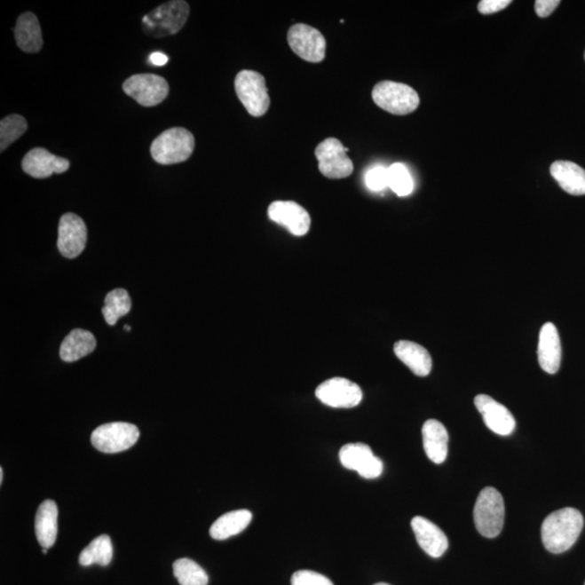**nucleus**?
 I'll list each match as a JSON object with an SVG mask.
<instances>
[{
	"mask_svg": "<svg viewBox=\"0 0 585 585\" xmlns=\"http://www.w3.org/2000/svg\"><path fill=\"white\" fill-rule=\"evenodd\" d=\"M189 4L173 0L152 10L142 19V28L146 36L162 38L178 33L189 18Z\"/></svg>",
	"mask_w": 585,
	"mask_h": 585,
	"instance_id": "2",
	"label": "nucleus"
},
{
	"mask_svg": "<svg viewBox=\"0 0 585 585\" xmlns=\"http://www.w3.org/2000/svg\"><path fill=\"white\" fill-rule=\"evenodd\" d=\"M70 169V162L51 154L43 147H36L23 157L22 170L33 178H48L52 174H63Z\"/></svg>",
	"mask_w": 585,
	"mask_h": 585,
	"instance_id": "15",
	"label": "nucleus"
},
{
	"mask_svg": "<svg viewBox=\"0 0 585 585\" xmlns=\"http://www.w3.org/2000/svg\"><path fill=\"white\" fill-rule=\"evenodd\" d=\"M388 188L399 196H407L413 193L415 183L405 165L396 163L388 169Z\"/></svg>",
	"mask_w": 585,
	"mask_h": 585,
	"instance_id": "30",
	"label": "nucleus"
},
{
	"mask_svg": "<svg viewBox=\"0 0 585 585\" xmlns=\"http://www.w3.org/2000/svg\"><path fill=\"white\" fill-rule=\"evenodd\" d=\"M375 585H390V584H387V583H376V584H375Z\"/></svg>",
	"mask_w": 585,
	"mask_h": 585,
	"instance_id": "39",
	"label": "nucleus"
},
{
	"mask_svg": "<svg viewBox=\"0 0 585 585\" xmlns=\"http://www.w3.org/2000/svg\"><path fill=\"white\" fill-rule=\"evenodd\" d=\"M316 396L323 405L351 409L362 401L363 393L356 383L344 377H333L317 387Z\"/></svg>",
	"mask_w": 585,
	"mask_h": 585,
	"instance_id": "11",
	"label": "nucleus"
},
{
	"mask_svg": "<svg viewBox=\"0 0 585 585\" xmlns=\"http://www.w3.org/2000/svg\"><path fill=\"white\" fill-rule=\"evenodd\" d=\"M126 95L139 105L150 107L160 105L170 93L169 83L155 74H137L123 83Z\"/></svg>",
	"mask_w": 585,
	"mask_h": 585,
	"instance_id": "9",
	"label": "nucleus"
},
{
	"mask_svg": "<svg viewBox=\"0 0 585 585\" xmlns=\"http://www.w3.org/2000/svg\"><path fill=\"white\" fill-rule=\"evenodd\" d=\"M423 446L426 455L435 464H441L448 455L449 435L442 423L437 420L425 422L422 429Z\"/></svg>",
	"mask_w": 585,
	"mask_h": 585,
	"instance_id": "19",
	"label": "nucleus"
},
{
	"mask_svg": "<svg viewBox=\"0 0 585 585\" xmlns=\"http://www.w3.org/2000/svg\"><path fill=\"white\" fill-rule=\"evenodd\" d=\"M97 341L86 329L75 328L62 342L60 357L63 361L75 362L95 351Z\"/></svg>",
	"mask_w": 585,
	"mask_h": 585,
	"instance_id": "24",
	"label": "nucleus"
},
{
	"mask_svg": "<svg viewBox=\"0 0 585 585\" xmlns=\"http://www.w3.org/2000/svg\"><path fill=\"white\" fill-rule=\"evenodd\" d=\"M411 527L417 543L426 554L434 558L441 557L449 548V541L444 531L431 520L421 516L411 520Z\"/></svg>",
	"mask_w": 585,
	"mask_h": 585,
	"instance_id": "17",
	"label": "nucleus"
},
{
	"mask_svg": "<svg viewBox=\"0 0 585 585\" xmlns=\"http://www.w3.org/2000/svg\"><path fill=\"white\" fill-rule=\"evenodd\" d=\"M550 175L565 193L572 195L585 194V170L573 162L557 161L550 165Z\"/></svg>",
	"mask_w": 585,
	"mask_h": 585,
	"instance_id": "21",
	"label": "nucleus"
},
{
	"mask_svg": "<svg viewBox=\"0 0 585 585\" xmlns=\"http://www.w3.org/2000/svg\"><path fill=\"white\" fill-rule=\"evenodd\" d=\"M170 58L164 55L163 52H154L149 57V63L154 67H164L169 63Z\"/></svg>",
	"mask_w": 585,
	"mask_h": 585,
	"instance_id": "35",
	"label": "nucleus"
},
{
	"mask_svg": "<svg viewBox=\"0 0 585 585\" xmlns=\"http://www.w3.org/2000/svg\"><path fill=\"white\" fill-rule=\"evenodd\" d=\"M174 576L180 585H208L209 576L205 570L189 558H180L173 565Z\"/></svg>",
	"mask_w": 585,
	"mask_h": 585,
	"instance_id": "28",
	"label": "nucleus"
},
{
	"mask_svg": "<svg viewBox=\"0 0 585 585\" xmlns=\"http://www.w3.org/2000/svg\"><path fill=\"white\" fill-rule=\"evenodd\" d=\"M505 508L503 496L493 486H486L478 495L474 509L477 530L485 538H496L503 529Z\"/></svg>",
	"mask_w": 585,
	"mask_h": 585,
	"instance_id": "4",
	"label": "nucleus"
},
{
	"mask_svg": "<svg viewBox=\"0 0 585 585\" xmlns=\"http://www.w3.org/2000/svg\"><path fill=\"white\" fill-rule=\"evenodd\" d=\"M28 130V122L18 115H9L0 122V150L4 151Z\"/></svg>",
	"mask_w": 585,
	"mask_h": 585,
	"instance_id": "29",
	"label": "nucleus"
},
{
	"mask_svg": "<svg viewBox=\"0 0 585 585\" xmlns=\"http://www.w3.org/2000/svg\"><path fill=\"white\" fill-rule=\"evenodd\" d=\"M14 36L20 49L28 53L41 51L43 36L41 24L36 14L32 12L22 13L19 17Z\"/></svg>",
	"mask_w": 585,
	"mask_h": 585,
	"instance_id": "23",
	"label": "nucleus"
},
{
	"mask_svg": "<svg viewBox=\"0 0 585 585\" xmlns=\"http://www.w3.org/2000/svg\"><path fill=\"white\" fill-rule=\"evenodd\" d=\"M292 585H334L331 580L312 570H299L293 574Z\"/></svg>",
	"mask_w": 585,
	"mask_h": 585,
	"instance_id": "32",
	"label": "nucleus"
},
{
	"mask_svg": "<svg viewBox=\"0 0 585 585\" xmlns=\"http://www.w3.org/2000/svg\"><path fill=\"white\" fill-rule=\"evenodd\" d=\"M253 515L248 510H233L220 516V518L211 525L209 534L210 537L218 540H227L233 535H237L248 527L252 521Z\"/></svg>",
	"mask_w": 585,
	"mask_h": 585,
	"instance_id": "25",
	"label": "nucleus"
},
{
	"mask_svg": "<svg viewBox=\"0 0 585 585\" xmlns=\"http://www.w3.org/2000/svg\"><path fill=\"white\" fill-rule=\"evenodd\" d=\"M4 480V470L0 469V484H3Z\"/></svg>",
	"mask_w": 585,
	"mask_h": 585,
	"instance_id": "36",
	"label": "nucleus"
},
{
	"mask_svg": "<svg viewBox=\"0 0 585 585\" xmlns=\"http://www.w3.org/2000/svg\"><path fill=\"white\" fill-rule=\"evenodd\" d=\"M393 352L403 365L409 368L415 376L424 377L430 375L432 360L426 348L416 343L400 341L395 344Z\"/></svg>",
	"mask_w": 585,
	"mask_h": 585,
	"instance_id": "20",
	"label": "nucleus"
},
{
	"mask_svg": "<svg viewBox=\"0 0 585 585\" xmlns=\"http://www.w3.org/2000/svg\"><path fill=\"white\" fill-rule=\"evenodd\" d=\"M348 147L342 145L336 138L319 144L314 151L319 162V170L329 179L347 178L353 173V163L347 156Z\"/></svg>",
	"mask_w": 585,
	"mask_h": 585,
	"instance_id": "8",
	"label": "nucleus"
},
{
	"mask_svg": "<svg viewBox=\"0 0 585 585\" xmlns=\"http://www.w3.org/2000/svg\"><path fill=\"white\" fill-rule=\"evenodd\" d=\"M113 557V547L109 535L102 534L91 541L86 549L82 550L80 564L83 567L91 566L93 564L106 567L111 563Z\"/></svg>",
	"mask_w": 585,
	"mask_h": 585,
	"instance_id": "26",
	"label": "nucleus"
},
{
	"mask_svg": "<svg viewBox=\"0 0 585 585\" xmlns=\"http://www.w3.org/2000/svg\"><path fill=\"white\" fill-rule=\"evenodd\" d=\"M339 461L347 470H356L366 479H375L380 477L384 470L381 459L373 454L366 444H348L339 451Z\"/></svg>",
	"mask_w": 585,
	"mask_h": 585,
	"instance_id": "12",
	"label": "nucleus"
},
{
	"mask_svg": "<svg viewBox=\"0 0 585 585\" xmlns=\"http://www.w3.org/2000/svg\"><path fill=\"white\" fill-rule=\"evenodd\" d=\"M87 227L83 220L73 213L62 216L59 223L58 249L62 257L76 258L85 249Z\"/></svg>",
	"mask_w": 585,
	"mask_h": 585,
	"instance_id": "13",
	"label": "nucleus"
},
{
	"mask_svg": "<svg viewBox=\"0 0 585 585\" xmlns=\"http://www.w3.org/2000/svg\"><path fill=\"white\" fill-rule=\"evenodd\" d=\"M512 4L510 0H483L478 4V12L481 14H493L505 9Z\"/></svg>",
	"mask_w": 585,
	"mask_h": 585,
	"instance_id": "33",
	"label": "nucleus"
},
{
	"mask_svg": "<svg viewBox=\"0 0 585 585\" xmlns=\"http://www.w3.org/2000/svg\"><path fill=\"white\" fill-rule=\"evenodd\" d=\"M194 137L188 130L174 127L155 138L150 151L156 163L173 165L188 160L194 154Z\"/></svg>",
	"mask_w": 585,
	"mask_h": 585,
	"instance_id": "3",
	"label": "nucleus"
},
{
	"mask_svg": "<svg viewBox=\"0 0 585 585\" xmlns=\"http://www.w3.org/2000/svg\"><path fill=\"white\" fill-rule=\"evenodd\" d=\"M140 431L130 423L113 422L103 424L91 434V444L103 454H119L129 450L139 439Z\"/></svg>",
	"mask_w": 585,
	"mask_h": 585,
	"instance_id": "7",
	"label": "nucleus"
},
{
	"mask_svg": "<svg viewBox=\"0 0 585 585\" xmlns=\"http://www.w3.org/2000/svg\"><path fill=\"white\" fill-rule=\"evenodd\" d=\"M366 184L368 189L376 193L388 188V169L384 166L373 167L366 175Z\"/></svg>",
	"mask_w": 585,
	"mask_h": 585,
	"instance_id": "31",
	"label": "nucleus"
},
{
	"mask_svg": "<svg viewBox=\"0 0 585 585\" xmlns=\"http://www.w3.org/2000/svg\"><path fill=\"white\" fill-rule=\"evenodd\" d=\"M36 534L43 549H51L58 535V506L52 500L39 505L36 518Z\"/></svg>",
	"mask_w": 585,
	"mask_h": 585,
	"instance_id": "22",
	"label": "nucleus"
},
{
	"mask_svg": "<svg viewBox=\"0 0 585 585\" xmlns=\"http://www.w3.org/2000/svg\"><path fill=\"white\" fill-rule=\"evenodd\" d=\"M269 218L287 228L295 237L307 234L312 225L311 215L293 201H275L268 209Z\"/></svg>",
	"mask_w": 585,
	"mask_h": 585,
	"instance_id": "14",
	"label": "nucleus"
},
{
	"mask_svg": "<svg viewBox=\"0 0 585 585\" xmlns=\"http://www.w3.org/2000/svg\"><path fill=\"white\" fill-rule=\"evenodd\" d=\"M559 0H537L534 3L535 12L540 18H547L558 7Z\"/></svg>",
	"mask_w": 585,
	"mask_h": 585,
	"instance_id": "34",
	"label": "nucleus"
},
{
	"mask_svg": "<svg viewBox=\"0 0 585 585\" xmlns=\"http://www.w3.org/2000/svg\"><path fill=\"white\" fill-rule=\"evenodd\" d=\"M131 309V298L126 289H116L107 294L105 306L102 308L103 317L109 326H115L120 318L126 316Z\"/></svg>",
	"mask_w": 585,
	"mask_h": 585,
	"instance_id": "27",
	"label": "nucleus"
},
{
	"mask_svg": "<svg viewBox=\"0 0 585 585\" xmlns=\"http://www.w3.org/2000/svg\"><path fill=\"white\" fill-rule=\"evenodd\" d=\"M235 92L249 115L260 117L268 112L270 97L265 77L255 71H241L234 81Z\"/></svg>",
	"mask_w": 585,
	"mask_h": 585,
	"instance_id": "6",
	"label": "nucleus"
},
{
	"mask_svg": "<svg viewBox=\"0 0 585 585\" xmlns=\"http://www.w3.org/2000/svg\"><path fill=\"white\" fill-rule=\"evenodd\" d=\"M125 331H130V326H125Z\"/></svg>",
	"mask_w": 585,
	"mask_h": 585,
	"instance_id": "37",
	"label": "nucleus"
},
{
	"mask_svg": "<svg viewBox=\"0 0 585 585\" xmlns=\"http://www.w3.org/2000/svg\"><path fill=\"white\" fill-rule=\"evenodd\" d=\"M373 101L381 109L395 115H407L420 106V97L406 83L384 81L376 83L372 91Z\"/></svg>",
	"mask_w": 585,
	"mask_h": 585,
	"instance_id": "5",
	"label": "nucleus"
},
{
	"mask_svg": "<svg viewBox=\"0 0 585 585\" xmlns=\"http://www.w3.org/2000/svg\"><path fill=\"white\" fill-rule=\"evenodd\" d=\"M540 367L549 375H555L562 362V344L555 324L548 322L541 328L538 345Z\"/></svg>",
	"mask_w": 585,
	"mask_h": 585,
	"instance_id": "18",
	"label": "nucleus"
},
{
	"mask_svg": "<svg viewBox=\"0 0 585 585\" xmlns=\"http://www.w3.org/2000/svg\"><path fill=\"white\" fill-rule=\"evenodd\" d=\"M583 516L576 509L555 510L544 519L541 538L544 548L553 554L566 552L577 542L582 533Z\"/></svg>",
	"mask_w": 585,
	"mask_h": 585,
	"instance_id": "1",
	"label": "nucleus"
},
{
	"mask_svg": "<svg viewBox=\"0 0 585 585\" xmlns=\"http://www.w3.org/2000/svg\"><path fill=\"white\" fill-rule=\"evenodd\" d=\"M47 552H48V549H43V554H47Z\"/></svg>",
	"mask_w": 585,
	"mask_h": 585,
	"instance_id": "38",
	"label": "nucleus"
},
{
	"mask_svg": "<svg viewBox=\"0 0 585 585\" xmlns=\"http://www.w3.org/2000/svg\"><path fill=\"white\" fill-rule=\"evenodd\" d=\"M288 42L292 51L304 61L319 63L326 58V38L320 31L307 24L298 23L289 28Z\"/></svg>",
	"mask_w": 585,
	"mask_h": 585,
	"instance_id": "10",
	"label": "nucleus"
},
{
	"mask_svg": "<svg viewBox=\"0 0 585 585\" xmlns=\"http://www.w3.org/2000/svg\"><path fill=\"white\" fill-rule=\"evenodd\" d=\"M475 406L483 415L485 424L490 431L501 436L512 434L516 427V421L508 407L488 395L475 397Z\"/></svg>",
	"mask_w": 585,
	"mask_h": 585,
	"instance_id": "16",
	"label": "nucleus"
},
{
	"mask_svg": "<svg viewBox=\"0 0 585 585\" xmlns=\"http://www.w3.org/2000/svg\"><path fill=\"white\" fill-rule=\"evenodd\" d=\"M584 59H585V52H584Z\"/></svg>",
	"mask_w": 585,
	"mask_h": 585,
	"instance_id": "40",
	"label": "nucleus"
}]
</instances>
